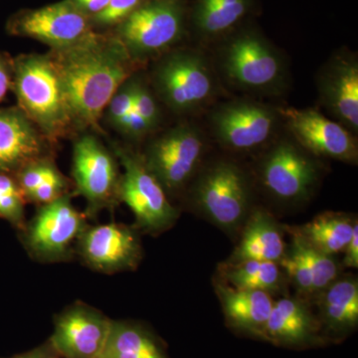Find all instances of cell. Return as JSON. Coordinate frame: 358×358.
Here are the masks:
<instances>
[{
  "mask_svg": "<svg viewBox=\"0 0 358 358\" xmlns=\"http://www.w3.org/2000/svg\"><path fill=\"white\" fill-rule=\"evenodd\" d=\"M73 124L95 127L117 90L131 77L134 61L119 38L90 33L50 56Z\"/></svg>",
  "mask_w": 358,
  "mask_h": 358,
  "instance_id": "1",
  "label": "cell"
},
{
  "mask_svg": "<svg viewBox=\"0 0 358 358\" xmlns=\"http://www.w3.org/2000/svg\"><path fill=\"white\" fill-rule=\"evenodd\" d=\"M217 44L212 62L221 84L259 96H281L288 88L284 56L260 33L237 29Z\"/></svg>",
  "mask_w": 358,
  "mask_h": 358,
  "instance_id": "2",
  "label": "cell"
},
{
  "mask_svg": "<svg viewBox=\"0 0 358 358\" xmlns=\"http://www.w3.org/2000/svg\"><path fill=\"white\" fill-rule=\"evenodd\" d=\"M190 208L228 234L240 232L254 208V180L235 160H206L188 186Z\"/></svg>",
  "mask_w": 358,
  "mask_h": 358,
  "instance_id": "3",
  "label": "cell"
},
{
  "mask_svg": "<svg viewBox=\"0 0 358 358\" xmlns=\"http://www.w3.org/2000/svg\"><path fill=\"white\" fill-rule=\"evenodd\" d=\"M152 85L159 100L178 115L210 107L222 86L212 59L197 49H178L162 56L152 73Z\"/></svg>",
  "mask_w": 358,
  "mask_h": 358,
  "instance_id": "4",
  "label": "cell"
},
{
  "mask_svg": "<svg viewBox=\"0 0 358 358\" xmlns=\"http://www.w3.org/2000/svg\"><path fill=\"white\" fill-rule=\"evenodd\" d=\"M13 87L20 109L42 133L56 140L73 124L60 78L50 56L29 54L13 62Z\"/></svg>",
  "mask_w": 358,
  "mask_h": 358,
  "instance_id": "5",
  "label": "cell"
},
{
  "mask_svg": "<svg viewBox=\"0 0 358 358\" xmlns=\"http://www.w3.org/2000/svg\"><path fill=\"white\" fill-rule=\"evenodd\" d=\"M322 176V164L288 136H278L261 152L254 183L278 203L300 205L313 196Z\"/></svg>",
  "mask_w": 358,
  "mask_h": 358,
  "instance_id": "6",
  "label": "cell"
},
{
  "mask_svg": "<svg viewBox=\"0 0 358 358\" xmlns=\"http://www.w3.org/2000/svg\"><path fill=\"white\" fill-rule=\"evenodd\" d=\"M207 122L214 141L235 155L262 152L279 136L282 127L278 107L251 98L233 99L213 106Z\"/></svg>",
  "mask_w": 358,
  "mask_h": 358,
  "instance_id": "7",
  "label": "cell"
},
{
  "mask_svg": "<svg viewBox=\"0 0 358 358\" xmlns=\"http://www.w3.org/2000/svg\"><path fill=\"white\" fill-rule=\"evenodd\" d=\"M208 148L203 129L181 124L150 141L141 155L148 171L171 197L187 190L206 162Z\"/></svg>",
  "mask_w": 358,
  "mask_h": 358,
  "instance_id": "8",
  "label": "cell"
},
{
  "mask_svg": "<svg viewBox=\"0 0 358 358\" xmlns=\"http://www.w3.org/2000/svg\"><path fill=\"white\" fill-rule=\"evenodd\" d=\"M87 226L86 215L66 194L41 205L20 231V237L33 260L43 264L69 262L76 255L78 239Z\"/></svg>",
  "mask_w": 358,
  "mask_h": 358,
  "instance_id": "9",
  "label": "cell"
},
{
  "mask_svg": "<svg viewBox=\"0 0 358 358\" xmlns=\"http://www.w3.org/2000/svg\"><path fill=\"white\" fill-rule=\"evenodd\" d=\"M115 157L124 169L120 201L133 212L141 233L157 236L176 225L180 212L169 200L157 179L145 166L141 154L129 148H115Z\"/></svg>",
  "mask_w": 358,
  "mask_h": 358,
  "instance_id": "10",
  "label": "cell"
},
{
  "mask_svg": "<svg viewBox=\"0 0 358 358\" xmlns=\"http://www.w3.org/2000/svg\"><path fill=\"white\" fill-rule=\"evenodd\" d=\"M119 39L134 62L164 54L182 38L185 8L181 0L141 3L119 27Z\"/></svg>",
  "mask_w": 358,
  "mask_h": 358,
  "instance_id": "11",
  "label": "cell"
},
{
  "mask_svg": "<svg viewBox=\"0 0 358 358\" xmlns=\"http://www.w3.org/2000/svg\"><path fill=\"white\" fill-rule=\"evenodd\" d=\"M72 176L75 192L83 196L85 215L94 219L105 209L114 210L120 201V173L117 157L93 136H83L73 148Z\"/></svg>",
  "mask_w": 358,
  "mask_h": 358,
  "instance_id": "12",
  "label": "cell"
},
{
  "mask_svg": "<svg viewBox=\"0 0 358 358\" xmlns=\"http://www.w3.org/2000/svg\"><path fill=\"white\" fill-rule=\"evenodd\" d=\"M75 252L86 267L107 275L136 270L143 256L138 228L117 222L88 224Z\"/></svg>",
  "mask_w": 358,
  "mask_h": 358,
  "instance_id": "13",
  "label": "cell"
},
{
  "mask_svg": "<svg viewBox=\"0 0 358 358\" xmlns=\"http://www.w3.org/2000/svg\"><path fill=\"white\" fill-rule=\"evenodd\" d=\"M278 110L289 136L313 157L357 166V134L317 109L278 107Z\"/></svg>",
  "mask_w": 358,
  "mask_h": 358,
  "instance_id": "14",
  "label": "cell"
},
{
  "mask_svg": "<svg viewBox=\"0 0 358 358\" xmlns=\"http://www.w3.org/2000/svg\"><path fill=\"white\" fill-rule=\"evenodd\" d=\"M7 31L38 40L53 50L72 46L92 33L86 15L71 0L18 13L7 23Z\"/></svg>",
  "mask_w": 358,
  "mask_h": 358,
  "instance_id": "15",
  "label": "cell"
},
{
  "mask_svg": "<svg viewBox=\"0 0 358 358\" xmlns=\"http://www.w3.org/2000/svg\"><path fill=\"white\" fill-rule=\"evenodd\" d=\"M110 322L101 310L76 301L56 315L50 341L60 358H99Z\"/></svg>",
  "mask_w": 358,
  "mask_h": 358,
  "instance_id": "16",
  "label": "cell"
},
{
  "mask_svg": "<svg viewBox=\"0 0 358 358\" xmlns=\"http://www.w3.org/2000/svg\"><path fill=\"white\" fill-rule=\"evenodd\" d=\"M320 105L333 120L358 134V59L350 50L334 53L315 80Z\"/></svg>",
  "mask_w": 358,
  "mask_h": 358,
  "instance_id": "17",
  "label": "cell"
},
{
  "mask_svg": "<svg viewBox=\"0 0 358 358\" xmlns=\"http://www.w3.org/2000/svg\"><path fill=\"white\" fill-rule=\"evenodd\" d=\"M262 341L289 350H308L329 343L312 303L300 296L275 300Z\"/></svg>",
  "mask_w": 358,
  "mask_h": 358,
  "instance_id": "18",
  "label": "cell"
},
{
  "mask_svg": "<svg viewBox=\"0 0 358 358\" xmlns=\"http://www.w3.org/2000/svg\"><path fill=\"white\" fill-rule=\"evenodd\" d=\"M214 289L226 326L234 333L262 341L275 303L273 296L256 289L235 288L219 279L214 282Z\"/></svg>",
  "mask_w": 358,
  "mask_h": 358,
  "instance_id": "19",
  "label": "cell"
},
{
  "mask_svg": "<svg viewBox=\"0 0 358 358\" xmlns=\"http://www.w3.org/2000/svg\"><path fill=\"white\" fill-rule=\"evenodd\" d=\"M313 303L329 343H338L358 326V281L352 275H339Z\"/></svg>",
  "mask_w": 358,
  "mask_h": 358,
  "instance_id": "20",
  "label": "cell"
},
{
  "mask_svg": "<svg viewBox=\"0 0 358 358\" xmlns=\"http://www.w3.org/2000/svg\"><path fill=\"white\" fill-rule=\"evenodd\" d=\"M44 150L38 131L20 108L0 109V173H17L44 157Z\"/></svg>",
  "mask_w": 358,
  "mask_h": 358,
  "instance_id": "21",
  "label": "cell"
},
{
  "mask_svg": "<svg viewBox=\"0 0 358 358\" xmlns=\"http://www.w3.org/2000/svg\"><path fill=\"white\" fill-rule=\"evenodd\" d=\"M286 228L272 213L255 207L242 227L241 236L227 261L255 260L280 264L288 250L285 240Z\"/></svg>",
  "mask_w": 358,
  "mask_h": 358,
  "instance_id": "22",
  "label": "cell"
},
{
  "mask_svg": "<svg viewBox=\"0 0 358 358\" xmlns=\"http://www.w3.org/2000/svg\"><path fill=\"white\" fill-rule=\"evenodd\" d=\"M252 7L253 0H195L193 30L204 43H217L239 28Z\"/></svg>",
  "mask_w": 358,
  "mask_h": 358,
  "instance_id": "23",
  "label": "cell"
},
{
  "mask_svg": "<svg viewBox=\"0 0 358 358\" xmlns=\"http://www.w3.org/2000/svg\"><path fill=\"white\" fill-rule=\"evenodd\" d=\"M99 358H171L150 327L134 320H113Z\"/></svg>",
  "mask_w": 358,
  "mask_h": 358,
  "instance_id": "24",
  "label": "cell"
},
{
  "mask_svg": "<svg viewBox=\"0 0 358 358\" xmlns=\"http://www.w3.org/2000/svg\"><path fill=\"white\" fill-rule=\"evenodd\" d=\"M357 225V218L352 214L326 211L303 225L285 228L308 246L336 256L343 253Z\"/></svg>",
  "mask_w": 358,
  "mask_h": 358,
  "instance_id": "25",
  "label": "cell"
},
{
  "mask_svg": "<svg viewBox=\"0 0 358 358\" xmlns=\"http://www.w3.org/2000/svg\"><path fill=\"white\" fill-rule=\"evenodd\" d=\"M218 275L220 281L231 287L262 291L273 296L282 293L288 281L280 264L264 261H226L219 265Z\"/></svg>",
  "mask_w": 358,
  "mask_h": 358,
  "instance_id": "26",
  "label": "cell"
},
{
  "mask_svg": "<svg viewBox=\"0 0 358 358\" xmlns=\"http://www.w3.org/2000/svg\"><path fill=\"white\" fill-rule=\"evenodd\" d=\"M291 243L296 247L299 253L303 257V261L307 264L308 270L312 274L315 298H317V294L322 293L331 282L338 279L343 268L341 267V264L338 262L336 256L329 255L313 248L294 235H291Z\"/></svg>",
  "mask_w": 358,
  "mask_h": 358,
  "instance_id": "27",
  "label": "cell"
},
{
  "mask_svg": "<svg viewBox=\"0 0 358 358\" xmlns=\"http://www.w3.org/2000/svg\"><path fill=\"white\" fill-rule=\"evenodd\" d=\"M25 199L13 174L0 173V218L20 231L24 227Z\"/></svg>",
  "mask_w": 358,
  "mask_h": 358,
  "instance_id": "28",
  "label": "cell"
},
{
  "mask_svg": "<svg viewBox=\"0 0 358 358\" xmlns=\"http://www.w3.org/2000/svg\"><path fill=\"white\" fill-rule=\"evenodd\" d=\"M280 266L284 271L287 280L296 289L298 296L313 303L315 298V291L312 274L303 257L293 244L288 245L286 255L280 262Z\"/></svg>",
  "mask_w": 358,
  "mask_h": 358,
  "instance_id": "29",
  "label": "cell"
},
{
  "mask_svg": "<svg viewBox=\"0 0 358 358\" xmlns=\"http://www.w3.org/2000/svg\"><path fill=\"white\" fill-rule=\"evenodd\" d=\"M24 199L38 186L43 185L50 179L62 176L57 166L47 157H41L21 167L17 173L13 174Z\"/></svg>",
  "mask_w": 358,
  "mask_h": 358,
  "instance_id": "30",
  "label": "cell"
},
{
  "mask_svg": "<svg viewBox=\"0 0 358 358\" xmlns=\"http://www.w3.org/2000/svg\"><path fill=\"white\" fill-rule=\"evenodd\" d=\"M134 110L147 122L154 131L162 121V113L152 90L140 78L136 79Z\"/></svg>",
  "mask_w": 358,
  "mask_h": 358,
  "instance_id": "31",
  "label": "cell"
},
{
  "mask_svg": "<svg viewBox=\"0 0 358 358\" xmlns=\"http://www.w3.org/2000/svg\"><path fill=\"white\" fill-rule=\"evenodd\" d=\"M136 78L129 77L124 84L117 90L114 96L108 103V119L113 126H115L122 117L134 109V87Z\"/></svg>",
  "mask_w": 358,
  "mask_h": 358,
  "instance_id": "32",
  "label": "cell"
},
{
  "mask_svg": "<svg viewBox=\"0 0 358 358\" xmlns=\"http://www.w3.org/2000/svg\"><path fill=\"white\" fill-rule=\"evenodd\" d=\"M143 3L141 0H110L100 13L94 15V20L100 25L122 23Z\"/></svg>",
  "mask_w": 358,
  "mask_h": 358,
  "instance_id": "33",
  "label": "cell"
},
{
  "mask_svg": "<svg viewBox=\"0 0 358 358\" xmlns=\"http://www.w3.org/2000/svg\"><path fill=\"white\" fill-rule=\"evenodd\" d=\"M115 128L128 136L131 140L138 141L145 138L148 134L152 131L147 122L141 117L134 109L122 117L121 121L115 124Z\"/></svg>",
  "mask_w": 358,
  "mask_h": 358,
  "instance_id": "34",
  "label": "cell"
},
{
  "mask_svg": "<svg viewBox=\"0 0 358 358\" xmlns=\"http://www.w3.org/2000/svg\"><path fill=\"white\" fill-rule=\"evenodd\" d=\"M343 258L341 260V267L357 268L358 267V225L353 231L352 238L345 250H343Z\"/></svg>",
  "mask_w": 358,
  "mask_h": 358,
  "instance_id": "35",
  "label": "cell"
},
{
  "mask_svg": "<svg viewBox=\"0 0 358 358\" xmlns=\"http://www.w3.org/2000/svg\"><path fill=\"white\" fill-rule=\"evenodd\" d=\"M13 84V63H9L0 54V101L6 98L7 92Z\"/></svg>",
  "mask_w": 358,
  "mask_h": 358,
  "instance_id": "36",
  "label": "cell"
},
{
  "mask_svg": "<svg viewBox=\"0 0 358 358\" xmlns=\"http://www.w3.org/2000/svg\"><path fill=\"white\" fill-rule=\"evenodd\" d=\"M9 358H60V355L49 339L47 343L33 348L29 352L20 353Z\"/></svg>",
  "mask_w": 358,
  "mask_h": 358,
  "instance_id": "37",
  "label": "cell"
},
{
  "mask_svg": "<svg viewBox=\"0 0 358 358\" xmlns=\"http://www.w3.org/2000/svg\"><path fill=\"white\" fill-rule=\"evenodd\" d=\"M84 13L95 14L102 11L110 0H71Z\"/></svg>",
  "mask_w": 358,
  "mask_h": 358,
  "instance_id": "38",
  "label": "cell"
}]
</instances>
